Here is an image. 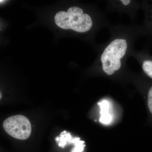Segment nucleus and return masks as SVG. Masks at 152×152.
Wrapping results in <instances>:
<instances>
[{
	"mask_svg": "<svg viewBox=\"0 0 152 152\" xmlns=\"http://www.w3.org/2000/svg\"><path fill=\"white\" fill-rule=\"evenodd\" d=\"M121 2L124 5L127 6L130 3L131 1H130V0H121Z\"/></svg>",
	"mask_w": 152,
	"mask_h": 152,
	"instance_id": "obj_9",
	"label": "nucleus"
},
{
	"mask_svg": "<svg viewBox=\"0 0 152 152\" xmlns=\"http://www.w3.org/2000/svg\"><path fill=\"white\" fill-rule=\"evenodd\" d=\"M127 45L123 39L114 40L108 46L101 56L103 69L109 75H111L121 67V59L126 51Z\"/></svg>",
	"mask_w": 152,
	"mask_h": 152,
	"instance_id": "obj_2",
	"label": "nucleus"
},
{
	"mask_svg": "<svg viewBox=\"0 0 152 152\" xmlns=\"http://www.w3.org/2000/svg\"><path fill=\"white\" fill-rule=\"evenodd\" d=\"M73 143L75 145V147L71 152H82L84 150L85 145L84 142L81 141L79 138H75L73 140Z\"/></svg>",
	"mask_w": 152,
	"mask_h": 152,
	"instance_id": "obj_6",
	"label": "nucleus"
},
{
	"mask_svg": "<svg viewBox=\"0 0 152 152\" xmlns=\"http://www.w3.org/2000/svg\"><path fill=\"white\" fill-rule=\"evenodd\" d=\"M101 109V117L100 121L102 124H107L110 123L112 120L111 115L109 113L110 104L107 101L104 100L98 103Z\"/></svg>",
	"mask_w": 152,
	"mask_h": 152,
	"instance_id": "obj_4",
	"label": "nucleus"
},
{
	"mask_svg": "<svg viewBox=\"0 0 152 152\" xmlns=\"http://www.w3.org/2000/svg\"><path fill=\"white\" fill-rule=\"evenodd\" d=\"M142 69L145 73L152 79V61H145L143 64Z\"/></svg>",
	"mask_w": 152,
	"mask_h": 152,
	"instance_id": "obj_7",
	"label": "nucleus"
},
{
	"mask_svg": "<svg viewBox=\"0 0 152 152\" xmlns=\"http://www.w3.org/2000/svg\"></svg>",
	"mask_w": 152,
	"mask_h": 152,
	"instance_id": "obj_10",
	"label": "nucleus"
},
{
	"mask_svg": "<svg viewBox=\"0 0 152 152\" xmlns=\"http://www.w3.org/2000/svg\"><path fill=\"white\" fill-rule=\"evenodd\" d=\"M148 103L149 109L152 114V87L150 88L148 94Z\"/></svg>",
	"mask_w": 152,
	"mask_h": 152,
	"instance_id": "obj_8",
	"label": "nucleus"
},
{
	"mask_svg": "<svg viewBox=\"0 0 152 152\" xmlns=\"http://www.w3.org/2000/svg\"><path fill=\"white\" fill-rule=\"evenodd\" d=\"M3 126L6 132L18 140H26L31 132V126L29 121L22 115L9 117L5 120Z\"/></svg>",
	"mask_w": 152,
	"mask_h": 152,
	"instance_id": "obj_3",
	"label": "nucleus"
},
{
	"mask_svg": "<svg viewBox=\"0 0 152 152\" xmlns=\"http://www.w3.org/2000/svg\"><path fill=\"white\" fill-rule=\"evenodd\" d=\"M55 21L61 28L80 33L88 31L93 24L91 17L84 14L82 9L77 7H71L67 12H58L55 15Z\"/></svg>",
	"mask_w": 152,
	"mask_h": 152,
	"instance_id": "obj_1",
	"label": "nucleus"
},
{
	"mask_svg": "<svg viewBox=\"0 0 152 152\" xmlns=\"http://www.w3.org/2000/svg\"><path fill=\"white\" fill-rule=\"evenodd\" d=\"M59 146L64 148L67 144L73 143V140L72 136L69 133L64 131L61 133L60 137H57L56 139Z\"/></svg>",
	"mask_w": 152,
	"mask_h": 152,
	"instance_id": "obj_5",
	"label": "nucleus"
}]
</instances>
